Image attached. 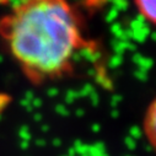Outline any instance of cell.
Instances as JSON below:
<instances>
[{"label":"cell","mask_w":156,"mask_h":156,"mask_svg":"<svg viewBox=\"0 0 156 156\" xmlns=\"http://www.w3.org/2000/svg\"><path fill=\"white\" fill-rule=\"evenodd\" d=\"M130 4L145 23L156 28V0H130Z\"/></svg>","instance_id":"obj_3"},{"label":"cell","mask_w":156,"mask_h":156,"mask_svg":"<svg viewBox=\"0 0 156 156\" xmlns=\"http://www.w3.org/2000/svg\"><path fill=\"white\" fill-rule=\"evenodd\" d=\"M0 43L33 86L73 76L81 57L96 51L73 0H22L6 8Z\"/></svg>","instance_id":"obj_1"},{"label":"cell","mask_w":156,"mask_h":156,"mask_svg":"<svg viewBox=\"0 0 156 156\" xmlns=\"http://www.w3.org/2000/svg\"><path fill=\"white\" fill-rule=\"evenodd\" d=\"M20 2H22V0H0V5H3L5 8H9V6L15 5V4L20 3Z\"/></svg>","instance_id":"obj_4"},{"label":"cell","mask_w":156,"mask_h":156,"mask_svg":"<svg viewBox=\"0 0 156 156\" xmlns=\"http://www.w3.org/2000/svg\"><path fill=\"white\" fill-rule=\"evenodd\" d=\"M141 129L146 143L156 152V97H154L152 101H150L144 112Z\"/></svg>","instance_id":"obj_2"}]
</instances>
